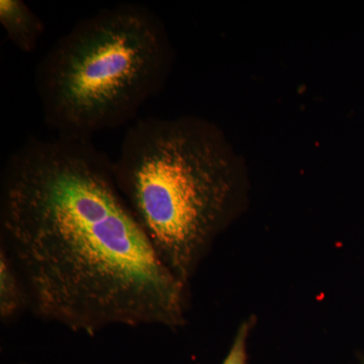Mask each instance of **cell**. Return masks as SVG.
<instances>
[{
  "label": "cell",
  "mask_w": 364,
  "mask_h": 364,
  "mask_svg": "<svg viewBox=\"0 0 364 364\" xmlns=\"http://www.w3.org/2000/svg\"><path fill=\"white\" fill-rule=\"evenodd\" d=\"M0 249L35 317L95 335L186 324V287L162 262L91 140L28 139L0 176Z\"/></svg>",
  "instance_id": "obj_1"
},
{
  "label": "cell",
  "mask_w": 364,
  "mask_h": 364,
  "mask_svg": "<svg viewBox=\"0 0 364 364\" xmlns=\"http://www.w3.org/2000/svg\"><path fill=\"white\" fill-rule=\"evenodd\" d=\"M114 171L160 259L188 287L240 207V166L224 136L198 117L138 119Z\"/></svg>",
  "instance_id": "obj_2"
},
{
  "label": "cell",
  "mask_w": 364,
  "mask_h": 364,
  "mask_svg": "<svg viewBox=\"0 0 364 364\" xmlns=\"http://www.w3.org/2000/svg\"><path fill=\"white\" fill-rule=\"evenodd\" d=\"M171 45L149 7L123 4L76 23L36 68L47 126L59 138L91 140L135 119L168 78Z\"/></svg>",
  "instance_id": "obj_3"
},
{
  "label": "cell",
  "mask_w": 364,
  "mask_h": 364,
  "mask_svg": "<svg viewBox=\"0 0 364 364\" xmlns=\"http://www.w3.org/2000/svg\"><path fill=\"white\" fill-rule=\"evenodd\" d=\"M0 23L9 40L25 53L35 51L45 30L39 16L23 0H1Z\"/></svg>",
  "instance_id": "obj_4"
},
{
  "label": "cell",
  "mask_w": 364,
  "mask_h": 364,
  "mask_svg": "<svg viewBox=\"0 0 364 364\" xmlns=\"http://www.w3.org/2000/svg\"><path fill=\"white\" fill-rule=\"evenodd\" d=\"M26 311L28 301L25 286L6 253L0 249V320L9 324Z\"/></svg>",
  "instance_id": "obj_5"
},
{
  "label": "cell",
  "mask_w": 364,
  "mask_h": 364,
  "mask_svg": "<svg viewBox=\"0 0 364 364\" xmlns=\"http://www.w3.org/2000/svg\"><path fill=\"white\" fill-rule=\"evenodd\" d=\"M251 328H252V321L249 320L242 323L222 364H247V341Z\"/></svg>",
  "instance_id": "obj_6"
},
{
  "label": "cell",
  "mask_w": 364,
  "mask_h": 364,
  "mask_svg": "<svg viewBox=\"0 0 364 364\" xmlns=\"http://www.w3.org/2000/svg\"><path fill=\"white\" fill-rule=\"evenodd\" d=\"M364 364V363H363Z\"/></svg>",
  "instance_id": "obj_7"
}]
</instances>
